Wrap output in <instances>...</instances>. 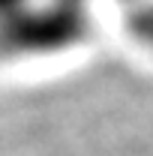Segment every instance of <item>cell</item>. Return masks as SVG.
I'll use <instances>...</instances> for the list:
<instances>
[{
    "instance_id": "1",
    "label": "cell",
    "mask_w": 153,
    "mask_h": 156,
    "mask_svg": "<svg viewBox=\"0 0 153 156\" xmlns=\"http://www.w3.org/2000/svg\"><path fill=\"white\" fill-rule=\"evenodd\" d=\"M90 30L87 6L33 0L24 9L0 18L3 57H51L84 42Z\"/></svg>"
},
{
    "instance_id": "2",
    "label": "cell",
    "mask_w": 153,
    "mask_h": 156,
    "mask_svg": "<svg viewBox=\"0 0 153 156\" xmlns=\"http://www.w3.org/2000/svg\"><path fill=\"white\" fill-rule=\"evenodd\" d=\"M132 27L144 45H153V0H141L132 12Z\"/></svg>"
},
{
    "instance_id": "3",
    "label": "cell",
    "mask_w": 153,
    "mask_h": 156,
    "mask_svg": "<svg viewBox=\"0 0 153 156\" xmlns=\"http://www.w3.org/2000/svg\"><path fill=\"white\" fill-rule=\"evenodd\" d=\"M27 3H33V0H0V18H6V15H12V12L24 9Z\"/></svg>"
},
{
    "instance_id": "4",
    "label": "cell",
    "mask_w": 153,
    "mask_h": 156,
    "mask_svg": "<svg viewBox=\"0 0 153 156\" xmlns=\"http://www.w3.org/2000/svg\"><path fill=\"white\" fill-rule=\"evenodd\" d=\"M54 3H69V6H87V0H54Z\"/></svg>"
}]
</instances>
